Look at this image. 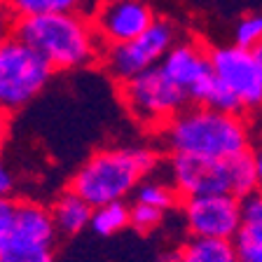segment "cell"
Listing matches in <instances>:
<instances>
[{
    "label": "cell",
    "mask_w": 262,
    "mask_h": 262,
    "mask_svg": "<svg viewBox=\"0 0 262 262\" xmlns=\"http://www.w3.org/2000/svg\"><path fill=\"white\" fill-rule=\"evenodd\" d=\"M157 134L169 155L227 162L253 152V131L244 115L208 105H187Z\"/></svg>",
    "instance_id": "cell-1"
},
{
    "label": "cell",
    "mask_w": 262,
    "mask_h": 262,
    "mask_svg": "<svg viewBox=\"0 0 262 262\" xmlns=\"http://www.w3.org/2000/svg\"><path fill=\"white\" fill-rule=\"evenodd\" d=\"M157 150L145 145H117L96 150L71 178V190L94 208L124 202L157 169Z\"/></svg>",
    "instance_id": "cell-2"
},
{
    "label": "cell",
    "mask_w": 262,
    "mask_h": 262,
    "mask_svg": "<svg viewBox=\"0 0 262 262\" xmlns=\"http://www.w3.org/2000/svg\"><path fill=\"white\" fill-rule=\"evenodd\" d=\"M14 35L35 49L54 71H80L103 56V45L84 12L19 19Z\"/></svg>",
    "instance_id": "cell-3"
},
{
    "label": "cell",
    "mask_w": 262,
    "mask_h": 262,
    "mask_svg": "<svg viewBox=\"0 0 262 262\" xmlns=\"http://www.w3.org/2000/svg\"><path fill=\"white\" fill-rule=\"evenodd\" d=\"M54 68L21 38H10L0 45V113L12 115L26 108L45 92Z\"/></svg>",
    "instance_id": "cell-4"
},
{
    "label": "cell",
    "mask_w": 262,
    "mask_h": 262,
    "mask_svg": "<svg viewBox=\"0 0 262 262\" xmlns=\"http://www.w3.org/2000/svg\"><path fill=\"white\" fill-rule=\"evenodd\" d=\"M120 98L126 113L141 126L152 131H159L169 120H173L180 110L192 105L187 94L180 87H176L173 82L159 71V66L129 82H122Z\"/></svg>",
    "instance_id": "cell-5"
},
{
    "label": "cell",
    "mask_w": 262,
    "mask_h": 262,
    "mask_svg": "<svg viewBox=\"0 0 262 262\" xmlns=\"http://www.w3.org/2000/svg\"><path fill=\"white\" fill-rule=\"evenodd\" d=\"M178 42V28L169 19H157L145 33L124 45L105 47L101 66L117 84L129 82L143 73L152 71L169 54V49Z\"/></svg>",
    "instance_id": "cell-6"
},
{
    "label": "cell",
    "mask_w": 262,
    "mask_h": 262,
    "mask_svg": "<svg viewBox=\"0 0 262 262\" xmlns=\"http://www.w3.org/2000/svg\"><path fill=\"white\" fill-rule=\"evenodd\" d=\"M215 80L239 101L244 113L262 108V47L246 49L239 45H220L208 49Z\"/></svg>",
    "instance_id": "cell-7"
},
{
    "label": "cell",
    "mask_w": 262,
    "mask_h": 262,
    "mask_svg": "<svg viewBox=\"0 0 262 262\" xmlns=\"http://www.w3.org/2000/svg\"><path fill=\"white\" fill-rule=\"evenodd\" d=\"M89 19L103 49L138 38L157 21L147 0H96L89 7Z\"/></svg>",
    "instance_id": "cell-8"
},
{
    "label": "cell",
    "mask_w": 262,
    "mask_h": 262,
    "mask_svg": "<svg viewBox=\"0 0 262 262\" xmlns=\"http://www.w3.org/2000/svg\"><path fill=\"white\" fill-rule=\"evenodd\" d=\"M244 199L234 194H199L183 199L185 227L194 239L234 241L241 227Z\"/></svg>",
    "instance_id": "cell-9"
},
{
    "label": "cell",
    "mask_w": 262,
    "mask_h": 262,
    "mask_svg": "<svg viewBox=\"0 0 262 262\" xmlns=\"http://www.w3.org/2000/svg\"><path fill=\"white\" fill-rule=\"evenodd\" d=\"M159 71L187 94L192 105H204L213 84L211 52L196 40H178L162 59Z\"/></svg>",
    "instance_id": "cell-10"
},
{
    "label": "cell",
    "mask_w": 262,
    "mask_h": 262,
    "mask_svg": "<svg viewBox=\"0 0 262 262\" xmlns=\"http://www.w3.org/2000/svg\"><path fill=\"white\" fill-rule=\"evenodd\" d=\"M169 180L183 199L199 194H232V159H202L169 155Z\"/></svg>",
    "instance_id": "cell-11"
},
{
    "label": "cell",
    "mask_w": 262,
    "mask_h": 262,
    "mask_svg": "<svg viewBox=\"0 0 262 262\" xmlns=\"http://www.w3.org/2000/svg\"><path fill=\"white\" fill-rule=\"evenodd\" d=\"M234 248L241 262H262V192L246 196Z\"/></svg>",
    "instance_id": "cell-12"
},
{
    "label": "cell",
    "mask_w": 262,
    "mask_h": 262,
    "mask_svg": "<svg viewBox=\"0 0 262 262\" xmlns=\"http://www.w3.org/2000/svg\"><path fill=\"white\" fill-rule=\"evenodd\" d=\"M52 215H54V225L59 229V234L73 236V234H80L82 229L92 227L94 206L68 187L52 204Z\"/></svg>",
    "instance_id": "cell-13"
},
{
    "label": "cell",
    "mask_w": 262,
    "mask_h": 262,
    "mask_svg": "<svg viewBox=\"0 0 262 262\" xmlns=\"http://www.w3.org/2000/svg\"><path fill=\"white\" fill-rule=\"evenodd\" d=\"M178 262H241L229 239H194L192 236L178 253Z\"/></svg>",
    "instance_id": "cell-14"
},
{
    "label": "cell",
    "mask_w": 262,
    "mask_h": 262,
    "mask_svg": "<svg viewBox=\"0 0 262 262\" xmlns=\"http://www.w3.org/2000/svg\"><path fill=\"white\" fill-rule=\"evenodd\" d=\"M134 202L152 206L162 213H169L171 208H176L178 204H183V196L178 194V190L173 187V183L166 178H155L147 176L141 185L134 192Z\"/></svg>",
    "instance_id": "cell-15"
},
{
    "label": "cell",
    "mask_w": 262,
    "mask_h": 262,
    "mask_svg": "<svg viewBox=\"0 0 262 262\" xmlns=\"http://www.w3.org/2000/svg\"><path fill=\"white\" fill-rule=\"evenodd\" d=\"M5 3L14 12L16 19L47 14H73V12H84L89 7V0H5Z\"/></svg>",
    "instance_id": "cell-16"
},
{
    "label": "cell",
    "mask_w": 262,
    "mask_h": 262,
    "mask_svg": "<svg viewBox=\"0 0 262 262\" xmlns=\"http://www.w3.org/2000/svg\"><path fill=\"white\" fill-rule=\"evenodd\" d=\"M124 227H131V206L124 202L96 206L92 215V229L98 236H113L122 232Z\"/></svg>",
    "instance_id": "cell-17"
},
{
    "label": "cell",
    "mask_w": 262,
    "mask_h": 262,
    "mask_svg": "<svg viewBox=\"0 0 262 262\" xmlns=\"http://www.w3.org/2000/svg\"><path fill=\"white\" fill-rule=\"evenodd\" d=\"M234 45L246 49H260L262 47V12H253V14L241 16L234 26Z\"/></svg>",
    "instance_id": "cell-18"
},
{
    "label": "cell",
    "mask_w": 262,
    "mask_h": 262,
    "mask_svg": "<svg viewBox=\"0 0 262 262\" xmlns=\"http://www.w3.org/2000/svg\"><path fill=\"white\" fill-rule=\"evenodd\" d=\"M0 262H54V253L47 246L5 244L0 248Z\"/></svg>",
    "instance_id": "cell-19"
},
{
    "label": "cell",
    "mask_w": 262,
    "mask_h": 262,
    "mask_svg": "<svg viewBox=\"0 0 262 262\" xmlns=\"http://www.w3.org/2000/svg\"><path fill=\"white\" fill-rule=\"evenodd\" d=\"M164 215L166 213L157 211L152 206H145V204H138L134 202L131 204V227L138 229V232H152L162 225Z\"/></svg>",
    "instance_id": "cell-20"
},
{
    "label": "cell",
    "mask_w": 262,
    "mask_h": 262,
    "mask_svg": "<svg viewBox=\"0 0 262 262\" xmlns=\"http://www.w3.org/2000/svg\"><path fill=\"white\" fill-rule=\"evenodd\" d=\"M16 206H19V199H12V196L0 199V248H3V244H5L7 234H10V229H12Z\"/></svg>",
    "instance_id": "cell-21"
},
{
    "label": "cell",
    "mask_w": 262,
    "mask_h": 262,
    "mask_svg": "<svg viewBox=\"0 0 262 262\" xmlns=\"http://www.w3.org/2000/svg\"><path fill=\"white\" fill-rule=\"evenodd\" d=\"M16 24H19V19L14 16V12L7 7L5 0H0V45L5 42V40L14 38Z\"/></svg>",
    "instance_id": "cell-22"
},
{
    "label": "cell",
    "mask_w": 262,
    "mask_h": 262,
    "mask_svg": "<svg viewBox=\"0 0 262 262\" xmlns=\"http://www.w3.org/2000/svg\"><path fill=\"white\" fill-rule=\"evenodd\" d=\"M12 190H14V176H12V169L5 164V159L0 157V199L12 196Z\"/></svg>",
    "instance_id": "cell-23"
},
{
    "label": "cell",
    "mask_w": 262,
    "mask_h": 262,
    "mask_svg": "<svg viewBox=\"0 0 262 262\" xmlns=\"http://www.w3.org/2000/svg\"><path fill=\"white\" fill-rule=\"evenodd\" d=\"M253 159H255V171H257V183H260V192H262V143L253 147Z\"/></svg>",
    "instance_id": "cell-24"
},
{
    "label": "cell",
    "mask_w": 262,
    "mask_h": 262,
    "mask_svg": "<svg viewBox=\"0 0 262 262\" xmlns=\"http://www.w3.org/2000/svg\"><path fill=\"white\" fill-rule=\"evenodd\" d=\"M7 117H10V115L0 113V145H3V141H5V136H7Z\"/></svg>",
    "instance_id": "cell-25"
},
{
    "label": "cell",
    "mask_w": 262,
    "mask_h": 262,
    "mask_svg": "<svg viewBox=\"0 0 262 262\" xmlns=\"http://www.w3.org/2000/svg\"><path fill=\"white\" fill-rule=\"evenodd\" d=\"M164 262H178V255H173V257H169V260H164Z\"/></svg>",
    "instance_id": "cell-26"
}]
</instances>
